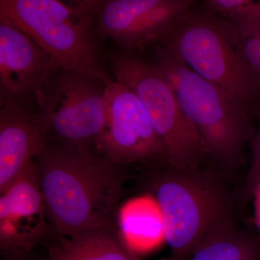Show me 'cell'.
<instances>
[{
    "label": "cell",
    "instance_id": "6da1fadb",
    "mask_svg": "<svg viewBox=\"0 0 260 260\" xmlns=\"http://www.w3.org/2000/svg\"><path fill=\"white\" fill-rule=\"evenodd\" d=\"M36 162L53 232L72 237L114 223L126 179L123 167L90 150L49 143Z\"/></svg>",
    "mask_w": 260,
    "mask_h": 260
},
{
    "label": "cell",
    "instance_id": "7a4b0ae2",
    "mask_svg": "<svg viewBox=\"0 0 260 260\" xmlns=\"http://www.w3.org/2000/svg\"><path fill=\"white\" fill-rule=\"evenodd\" d=\"M146 186L161 213L171 249L165 260H189L203 243L236 225L229 192L212 173L167 166Z\"/></svg>",
    "mask_w": 260,
    "mask_h": 260
},
{
    "label": "cell",
    "instance_id": "3957f363",
    "mask_svg": "<svg viewBox=\"0 0 260 260\" xmlns=\"http://www.w3.org/2000/svg\"><path fill=\"white\" fill-rule=\"evenodd\" d=\"M156 44L251 111L259 105L260 82L246 61L237 29L225 16L191 8Z\"/></svg>",
    "mask_w": 260,
    "mask_h": 260
},
{
    "label": "cell",
    "instance_id": "277c9868",
    "mask_svg": "<svg viewBox=\"0 0 260 260\" xmlns=\"http://www.w3.org/2000/svg\"><path fill=\"white\" fill-rule=\"evenodd\" d=\"M155 56L154 64L170 84L194 126L205 155L226 167L238 165L242 161L246 141L253 136V111L160 46Z\"/></svg>",
    "mask_w": 260,
    "mask_h": 260
},
{
    "label": "cell",
    "instance_id": "5b68a950",
    "mask_svg": "<svg viewBox=\"0 0 260 260\" xmlns=\"http://www.w3.org/2000/svg\"><path fill=\"white\" fill-rule=\"evenodd\" d=\"M91 17L59 0H0V19L27 34L59 68L108 85L112 80L99 58Z\"/></svg>",
    "mask_w": 260,
    "mask_h": 260
},
{
    "label": "cell",
    "instance_id": "8992f818",
    "mask_svg": "<svg viewBox=\"0 0 260 260\" xmlns=\"http://www.w3.org/2000/svg\"><path fill=\"white\" fill-rule=\"evenodd\" d=\"M111 69L114 80L126 85L144 106L165 150L167 165L198 168L205 155L201 140L158 67L126 52L113 59Z\"/></svg>",
    "mask_w": 260,
    "mask_h": 260
},
{
    "label": "cell",
    "instance_id": "52a82bcc",
    "mask_svg": "<svg viewBox=\"0 0 260 260\" xmlns=\"http://www.w3.org/2000/svg\"><path fill=\"white\" fill-rule=\"evenodd\" d=\"M107 85L80 71L56 68L49 72L34 98L49 135L60 145L80 150L95 145L107 119Z\"/></svg>",
    "mask_w": 260,
    "mask_h": 260
},
{
    "label": "cell",
    "instance_id": "ba28073f",
    "mask_svg": "<svg viewBox=\"0 0 260 260\" xmlns=\"http://www.w3.org/2000/svg\"><path fill=\"white\" fill-rule=\"evenodd\" d=\"M105 101V126L95 144L102 155L123 167L152 160L167 165L161 142L138 97L112 80L106 87Z\"/></svg>",
    "mask_w": 260,
    "mask_h": 260
},
{
    "label": "cell",
    "instance_id": "9c48e42d",
    "mask_svg": "<svg viewBox=\"0 0 260 260\" xmlns=\"http://www.w3.org/2000/svg\"><path fill=\"white\" fill-rule=\"evenodd\" d=\"M51 227L39 169L32 160L0 196V251L23 252L37 249Z\"/></svg>",
    "mask_w": 260,
    "mask_h": 260
},
{
    "label": "cell",
    "instance_id": "30bf717a",
    "mask_svg": "<svg viewBox=\"0 0 260 260\" xmlns=\"http://www.w3.org/2000/svg\"><path fill=\"white\" fill-rule=\"evenodd\" d=\"M49 130L41 113L25 102L1 99L0 193L5 190L49 144Z\"/></svg>",
    "mask_w": 260,
    "mask_h": 260
},
{
    "label": "cell",
    "instance_id": "8fae6325",
    "mask_svg": "<svg viewBox=\"0 0 260 260\" xmlns=\"http://www.w3.org/2000/svg\"><path fill=\"white\" fill-rule=\"evenodd\" d=\"M59 68L50 56L13 24L0 19L1 99L25 102L43 80Z\"/></svg>",
    "mask_w": 260,
    "mask_h": 260
},
{
    "label": "cell",
    "instance_id": "7c38bea8",
    "mask_svg": "<svg viewBox=\"0 0 260 260\" xmlns=\"http://www.w3.org/2000/svg\"><path fill=\"white\" fill-rule=\"evenodd\" d=\"M42 244L49 260H143L126 245L114 223L72 237L50 229Z\"/></svg>",
    "mask_w": 260,
    "mask_h": 260
},
{
    "label": "cell",
    "instance_id": "4fadbf2b",
    "mask_svg": "<svg viewBox=\"0 0 260 260\" xmlns=\"http://www.w3.org/2000/svg\"><path fill=\"white\" fill-rule=\"evenodd\" d=\"M118 231L126 245L138 255L153 250L166 242L161 213L155 202L150 203L141 199L124 207Z\"/></svg>",
    "mask_w": 260,
    "mask_h": 260
},
{
    "label": "cell",
    "instance_id": "5bb4252c",
    "mask_svg": "<svg viewBox=\"0 0 260 260\" xmlns=\"http://www.w3.org/2000/svg\"><path fill=\"white\" fill-rule=\"evenodd\" d=\"M194 0H164L149 10L121 44L127 53L143 50L158 39L179 17L192 8Z\"/></svg>",
    "mask_w": 260,
    "mask_h": 260
},
{
    "label": "cell",
    "instance_id": "9a60e30c",
    "mask_svg": "<svg viewBox=\"0 0 260 260\" xmlns=\"http://www.w3.org/2000/svg\"><path fill=\"white\" fill-rule=\"evenodd\" d=\"M164 0H107L97 14L101 35L122 44L142 17Z\"/></svg>",
    "mask_w": 260,
    "mask_h": 260
},
{
    "label": "cell",
    "instance_id": "2e32d148",
    "mask_svg": "<svg viewBox=\"0 0 260 260\" xmlns=\"http://www.w3.org/2000/svg\"><path fill=\"white\" fill-rule=\"evenodd\" d=\"M189 260H260V238L235 225L203 243Z\"/></svg>",
    "mask_w": 260,
    "mask_h": 260
},
{
    "label": "cell",
    "instance_id": "e0dca14e",
    "mask_svg": "<svg viewBox=\"0 0 260 260\" xmlns=\"http://www.w3.org/2000/svg\"><path fill=\"white\" fill-rule=\"evenodd\" d=\"M224 16L237 29L246 61L260 82V1Z\"/></svg>",
    "mask_w": 260,
    "mask_h": 260
},
{
    "label": "cell",
    "instance_id": "ac0fdd59",
    "mask_svg": "<svg viewBox=\"0 0 260 260\" xmlns=\"http://www.w3.org/2000/svg\"><path fill=\"white\" fill-rule=\"evenodd\" d=\"M260 187V126L251 138V164L246 176L243 197L245 200L253 198Z\"/></svg>",
    "mask_w": 260,
    "mask_h": 260
},
{
    "label": "cell",
    "instance_id": "d6986e66",
    "mask_svg": "<svg viewBox=\"0 0 260 260\" xmlns=\"http://www.w3.org/2000/svg\"><path fill=\"white\" fill-rule=\"evenodd\" d=\"M210 8L216 13L227 15L260 0H205Z\"/></svg>",
    "mask_w": 260,
    "mask_h": 260
},
{
    "label": "cell",
    "instance_id": "ffe728a7",
    "mask_svg": "<svg viewBox=\"0 0 260 260\" xmlns=\"http://www.w3.org/2000/svg\"><path fill=\"white\" fill-rule=\"evenodd\" d=\"M0 260H49L47 255H43L37 249L23 252H3Z\"/></svg>",
    "mask_w": 260,
    "mask_h": 260
},
{
    "label": "cell",
    "instance_id": "44dd1931",
    "mask_svg": "<svg viewBox=\"0 0 260 260\" xmlns=\"http://www.w3.org/2000/svg\"><path fill=\"white\" fill-rule=\"evenodd\" d=\"M253 198H254V204H255V219L256 226L260 232V187L254 193Z\"/></svg>",
    "mask_w": 260,
    "mask_h": 260
}]
</instances>
